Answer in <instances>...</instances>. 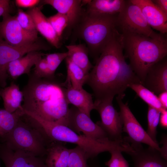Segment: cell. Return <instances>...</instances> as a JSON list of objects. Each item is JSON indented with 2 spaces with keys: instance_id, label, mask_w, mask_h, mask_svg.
<instances>
[{
  "instance_id": "1",
  "label": "cell",
  "mask_w": 167,
  "mask_h": 167,
  "mask_svg": "<svg viewBox=\"0 0 167 167\" xmlns=\"http://www.w3.org/2000/svg\"><path fill=\"white\" fill-rule=\"evenodd\" d=\"M122 34L117 30L107 43L88 75L85 84L92 89L95 100L124 97L132 83H140L139 78L125 60Z\"/></svg>"
},
{
  "instance_id": "2",
  "label": "cell",
  "mask_w": 167,
  "mask_h": 167,
  "mask_svg": "<svg viewBox=\"0 0 167 167\" xmlns=\"http://www.w3.org/2000/svg\"><path fill=\"white\" fill-rule=\"evenodd\" d=\"M28 77L22 91L24 111L46 121L67 126L69 108L63 83L55 78L37 77L31 73Z\"/></svg>"
},
{
  "instance_id": "3",
  "label": "cell",
  "mask_w": 167,
  "mask_h": 167,
  "mask_svg": "<svg viewBox=\"0 0 167 167\" xmlns=\"http://www.w3.org/2000/svg\"><path fill=\"white\" fill-rule=\"evenodd\" d=\"M121 34L125 56L142 84L149 69L166 57L165 34L158 38L136 34Z\"/></svg>"
},
{
  "instance_id": "4",
  "label": "cell",
  "mask_w": 167,
  "mask_h": 167,
  "mask_svg": "<svg viewBox=\"0 0 167 167\" xmlns=\"http://www.w3.org/2000/svg\"><path fill=\"white\" fill-rule=\"evenodd\" d=\"M28 115L50 142L75 144L84 150L89 158H94L102 152L112 150L124 152L126 149V145L123 141L95 140L77 133L67 126L46 121L31 113Z\"/></svg>"
},
{
  "instance_id": "5",
  "label": "cell",
  "mask_w": 167,
  "mask_h": 167,
  "mask_svg": "<svg viewBox=\"0 0 167 167\" xmlns=\"http://www.w3.org/2000/svg\"><path fill=\"white\" fill-rule=\"evenodd\" d=\"M116 15H96L84 12L74 29L76 36L87 45L88 54L96 61L118 30Z\"/></svg>"
},
{
  "instance_id": "6",
  "label": "cell",
  "mask_w": 167,
  "mask_h": 167,
  "mask_svg": "<svg viewBox=\"0 0 167 167\" xmlns=\"http://www.w3.org/2000/svg\"><path fill=\"white\" fill-rule=\"evenodd\" d=\"M2 139L4 144L13 150L22 151L42 158L51 143L39 128L23 116Z\"/></svg>"
},
{
  "instance_id": "7",
  "label": "cell",
  "mask_w": 167,
  "mask_h": 167,
  "mask_svg": "<svg viewBox=\"0 0 167 167\" xmlns=\"http://www.w3.org/2000/svg\"><path fill=\"white\" fill-rule=\"evenodd\" d=\"M117 28L122 34H136L144 35L153 38H158L163 35L156 32L149 26L140 8L126 0L122 10L116 16Z\"/></svg>"
},
{
  "instance_id": "8",
  "label": "cell",
  "mask_w": 167,
  "mask_h": 167,
  "mask_svg": "<svg viewBox=\"0 0 167 167\" xmlns=\"http://www.w3.org/2000/svg\"><path fill=\"white\" fill-rule=\"evenodd\" d=\"M123 98L117 96L116 100L120 109L123 132L128 135L124 138L130 143H145L160 151L159 144L155 143L149 136L130 110L127 104L122 101Z\"/></svg>"
},
{
  "instance_id": "9",
  "label": "cell",
  "mask_w": 167,
  "mask_h": 167,
  "mask_svg": "<svg viewBox=\"0 0 167 167\" xmlns=\"http://www.w3.org/2000/svg\"><path fill=\"white\" fill-rule=\"evenodd\" d=\"M50 49L47 45L38 41L23 46L12 45L0 37V87L3 88L7 86V68L9 63L29 52Z\"/></svg>"
},
{
  "instance_id": "10",
  "label": "cell",
  "mask_w": 167,
  "mask_h": 167,
  "mask_svg": "<svg viewBox=\"0 0 167 167\" xmlns=\"http://www.w3.org/2000/svg\"><path fill=\"white\" fill-rule=\"evenodd\" d=\"M113 100L94 101L95 109L99 113L101 121L96 122L113 141L123 140L122 123L119 112L113 107Z\"/></svg>"
},
{
  "instance_id": "11",
  "label": "cell",
  "mask_w": 167,
  "mask_h": 167,
  "mask_svg": "<svg viewBox=\"0 0 167 167\" xmlns=\"http://www.w3.org/2000/svg\"><path fill=\"white\" fill-rule=\"evenodd\" d=\"M67 126L77 133L83 135L98 141L110 140L104 131L89 116L74 106L69 108L67 117Z\"/></svg>"
},
{
  "instance_id": "12",
  "label": "cell",
  "mask_w": 167,
  "mask_h": 167,
  "mask_svg": "<svg viewBox=\"0 0 167 167\" xmlns=\"http://www.w3.org/2000/svg\"><path fill=\"white\" fill-rule=\"evenodd\" d=\"M2 18L0 22V37L9 44L20 46L38 41V32H30L24 29L17 21L15 16L8 14Z\"/></svg>"
},
{
  "instance_id": "13",
  "label": "cell",
  "mask_w": 167,
  "mask_h": 167,
  "mask_svg": "<svg viewBox=\"0 0 167 167\" xmlns=\"http://www.w3.org/2000/svg\"><path fill=\"white\" fill-rule=\"evenodd\" d=\"M0 157L5 167H48L44 158L22 151L13 150L4 143L0 145Z\"/></svg>"
},
{
  "instance_id": "14",
  "label": "cell",
  "mask_w": 167,
  "mask_h": 167,
  "mask_svg": "<svg viewBox=\"0 0 167 167\" xmlns=\"http://www.w3.org/2000/svg\"><path fill=\"white\" fill-rule=\"evenodd\" d=\"M130 144L133 150L127 154L131 156L134 167H167V160L157 149L150 146L144 148L141 143Z\"/></svg>"
},
{
  "instance_id": "15",
  "label": "cell",
  "mask_w": 167,
  "mask_h": 167,
  "mask_svg": "<svg viewBox=\"0 0 167 167\" xmlns=\"http://www.w3.org/2000/svg\"><path fill=\"white\" fill-rule=\"evenodd\" d=\"M142 84L156 95L167 91L166 57L149 69Z\"/></svg>"
},
{
  "instance_id": "16",
  "label": "cell",
  "mask_w": 167,
  "mask_h": 167,
  "mask_svg": "<svg viewBox=\"0 0 167 167\" xmlns=\"http://www.w3.org/2000/svg\"><path fill=\"white\" fill-rule=\"evenodd\" d=\"M141 9L149 26L162 34L167 32V15L152 2V0H130Z\"/></svg>"
},
{
  "instance_id": "17",
  "label": "cell",
  "mask_w": 167,
  "mask_h": 167,
  "mask_svg": "<svg viewBox=\"0 0 167 167\" xmlns=\"http://www.w3.org/2000/svg\"><path fill=\"white\" fill-rule=\"evenodd\" d=\"M43 5L52 6L59 13L65 15L69 20L68 28L74 29L83 15L84 9L81 0H44Z\"/></svg>"
},
{
  "instance_id": "18",
  "label": "cell",
  "mask_w": 167,
  "mask_h": 167,
  "mask_svg": "<svg viewBox=\"0 0 167 167\" xmlns=\"http://www.w3.org/2000/svg\"><path fill=\"white\" fill-rule=\"evenodd\" d=\"M42 5L29 9L27 12L32 18L36 29L53 46L58 49L61 46L58 37L52 25L41 11Z\"/></svg>"
},
{
  "instance_id": "19",
  "label": "cell",
  "mask_w": 167,
  "mask_h": 167,
  "mask_svg": "<svg viewBox=\"0 0 167 167\" xmlns=\"http://www.w3.org/2000/svg\"><path fill=\"white\" fill-rule=\"evenodd\" d=\"M44 55L38 51H32L11 62L7 68L8 76L15 80L23 74L28 75L31 73L32 67Z\"/></svg>"
},
{
  "instance_id": "20",
  "label": "cell",
  "mask_w": 167,
  "mask_h": 167,
  "mask_svg": "<svg viewBox=\"0 0 167 167\" xmlns=\"http://www.w3.org/2000/svg\"><path fill=\"white\" fill-rule=\"evenodd\" d=\"M65 96L68 104H71L82 112L90 117L91 111L95 109L92 95L83 88H73L70 85L66 84Z\"/></svg>"
},
{
  "instance_id": "21",
  "label": "cell",
  "mask_w": 167,
  "mask_h": 167,
  "mask_svg": "<svg viewBox=\"0 0 167 167\" xmlns=\"http://www.w3.org/2000/svg\"><path fill=\"white\" fill-rule=\"evenodd\" d=\"M125 0H93L86 5L85 13L96 15H116L122 9Z\"/></svg>"
},
{
  "instance_id": "22",
  "label": "cell",
  "mask_w": 167,
  "mask_h": 167,
  "mask_svg": "<svg viewBox=\"0 0 167 167\" xmlns=\"http://www.w3.org/2000/svg\"><path fill=\"white\" fill-rule=\"evenodd\" d=\"M62 143L52 142L49 145L45 158L48 167H67L70 149Z\"/></svg>"
},
{
  "instance_id": "23",
  "label": "cell",
  "mask_w": 167,
  "mask_h": 167,
  "mask_svg": "<svg viewBox=\"0 0 167 167\" xmlns=\"http://www.w3.org/2000/svg\"><path fill=\"white\" fill-rule=\"evenodd\" d=\"M0 96L3 100L4 109L8 112L13 113L22 107L23 93L19 86L14 82L0 89Z\"/></svg>"
},
{
  "instance_id": "24",
  "label": "cell",
  "mask_w": 167,
  "mask_h": 167,
  "mask_svg": "<svg viewBox=\"0 0 167 167\" xmlns=\"http://www.w3.org/2000/svg\"><path fill=\"white\" fill-rule=\"evenodd\" d=\"M67 49V57L87 74L93 66L88 58L87 47L84 44L66 45Z\"/></svg>"
},
{
  "instance_id": "25",
  "label": "cell",
  "mask_w": 167,
  "mask_h": 167,
  "mask_svg": "<svg viewBox=\"0 0 167 167\" xmlns=\"http://www.w3.org/2000/svg\"><path fill=\"white\" fill-rule=\"evenodd\" d=\"M65 60L67 76L64 83L70 85L75 89H79L83 88V85L86 83L88 74L67 57Z\"/></svg>"
},
{
  "instance_id": "26",
  "label": "cell",
  "mask_w": 167,
  "mask_h": 167,
  "mask_svg": "<svg viewBox=\"0 0 167 167\" xmlns=\"http://www.w3.org/2000/svg\"><path fill=\"white\" fill-rule=\"evenodd\" d=\"M24 114L22 107L13 113L0 108V139H2L13 129Z\"/></svg>"
},
{
  "instance_id": "27",
  "label": "cell",
  "mask_w": 167,
  "mask_h": 167,
  "mask_svg": "<svg viewBox=\"0 0 167 167\" xmlns=\"http://www.w3.org/2000/svg\"><path fill=\"white\" fill-rule=\"evenodd\" d=\"M134 90L148 106L155 108L161 112L165 109L162 106L158 96L153 92L140 83H132L128 86Z\"/></svg>"
},
{
  "instance_id": "28",
  "label": "cell",
  "mask_w": 167,
  "mask_h": 167,
  "mask_svg": "<svg viewBox=\"0 0 167 167\" xmlns=\"http://www.w3.org/2000/svg\"><path fill=\"white\" fill-rule=\"evenodd\" d=\"M88 159L84 150L77 146L70 149L67 167H90L87 163Z\"/></svg>"
},
{
  "instance_id": "29",
  "label": "cell",
  "mask_w": 167,
  "mask_h": 167,
  "mask_svg": "<svg viewBox=\"0 0 167 167\" xmlns=\"http://www.w3.org/2000/svg\"><path fill=\"white\" fill-rule=\"evenodd\" d=\"M161 112L154 108L148 106L147 114L148 129L146 131L152 140L158 144L156 139L157 128L159 123Z\"/></svg>"
},
{
  "instance_id": "30",
  "label": "cell",
  "mask_w": 167,
  "mask_h": 167,
  "mask_svg": "<svg viewBox=\"0 0 167 167\" xmlns=\"http://www.w3.org/2000/svg\"><path fill=\"white\" fill-rule=\"evenodd\" d=\"M48 18L58 36L61 40L64 31L68 26L67 17L64 14L58 13Z\"/></svg>"
},
{
  "instance_id": "31",
  "label": "cell",
  "mask_w": 167,
  "mask_h": 167,
  "mask_svg": "<svg viewBox=\"0 0 167 167\" xmlns=\"http://www.w3.org/2000/svg\"><path fill=\"white\" fill-rule=\"evenodd\" d=\"M67 52L47 54L45 57L52 75L55 76V72L62 62L67 57Z\"/></svg>"
},
{
  "instance_id": "32",
  "label": "cell",
  "mask_w": 167,
  "mask_h": 167,
  "mask_svg": "<svg viewBox=\"0 0 167 167\" xmlns=\"http://www.w3.org/2000/svg\"><path fill=\"white\" fill-rule=\"evenodd\" d=\"M15 17L19 24L24 29L30 32H38L32 18L27 12L19 9Z\"/></svg>"
},
{
  "instance_id": "33",
  "label": "cell",
  "mask_w": 167,
  "mask_h": 167,
  "mask_svg": "<svg viewBox=\"0 0 167 167\" xmlns=\"http://www.w3.org/2000/svg\"><path fill=\"white\" fill-rule=\"evenodd\" d=\"M111 158L105 162L108 167H129V164L122 154V152L118 150H112L109 152Z\"/></svg>"
},
{
  "instance_id": "34",
  "label": "cell",
  "mask_w": 167,
  "mask_h": 167,
  "mask_svg": "<svg viewBox=\"0 0 167 167\" xmlns=\"http://www.w3.org/2000/svg\"><path fill=\"white\" fill-rule=\"evenodd\" d=\"M41 1L39 0H16L15 3L19 7L30 9L36 6Z\"/></svg>"
},
{
  "instance_id": "35",
  "label": "cell",
  "mask_w": 167,
  "mask_h": 167,
  "mask_svg": "<svg viewBox=\"0 0 167 167\" xmlns=\"http://www.w3.org/2000/svg\"><path fill=\"white\" fill-rule=\"evenodd\" d=\"M10 2L9 0H0V17L9 14Z\"/></svg>"
},
{
  "instance_id": "36",
  "label": "cell",
  "mask_w": 167,
  "mask_h": 167,
  "mask_svg": "<svg viewBox=\"0 0 167 167\" xmlns=\"http://www.w3.org/2000/svg\"><path fill=\"white\" fill-rule=\"evenodd\" d=\"M167 139L165 135L162 136L161 143L163 146L160 148V152L162 156L166 160H167Z\"/></svg>"
},
{
  "instance_id": "37",
  "label": "cell",
  "mask_w": 167,
  "mask_h": 167,
  "mask_svg": "<svg viewBox=\"0 0 167 167\" xmlns=\"http://www.w3.org/2000/svg\"><path fill=\"white\" fill-rule=\"evenodd\" d=\"M152 1L159 9L167 15V0H152Z\"/></svg>"
},
{
  "instance_id": "38",
  "label": "cell",
  "mask_w": 167,
  "mask_h": 167,
  "mask_svg": "<svg viewBox=\"0 0 167 167\" xmlns=\"http://www.w3.org/2000/svg\"><path fill=\"white\" fill-rule=\"evenodd\" d=\"M161 127L164 129L167 128V110L165 109L161 112L159 123Z\"/></svg>"
},
{
  "instance_id": "39",
  "label": "cell",
  "mask_w": 167,
  "mask_h": 167,
  "mask_svg": "<svg viewBox=\"0 0 167 167\" xmlns=\"http://www.w3.org/2000/svg\"><path fill=\"white\" fill-rule=\"evenodd\" d=\"M159 101L162 107L165 109H167V91L163 92L158 95Z\"/></svg>"
},
{
  "instance_id": "40",
  "label": "cell",
  "mask_w": 167,
  "mask_h": 167,
  "mask_svg": "<svg viewBox=\"0 0 167 167\" xmlns=\"http://www.w3.org/2000/svg\"><path fill=\"white\" fill-rule=\"evenodd\" d=\"M90 167H101L100 165H98V164H95L94 165H93L91 166H89Z\"/></svg>"
}]
</instances>
